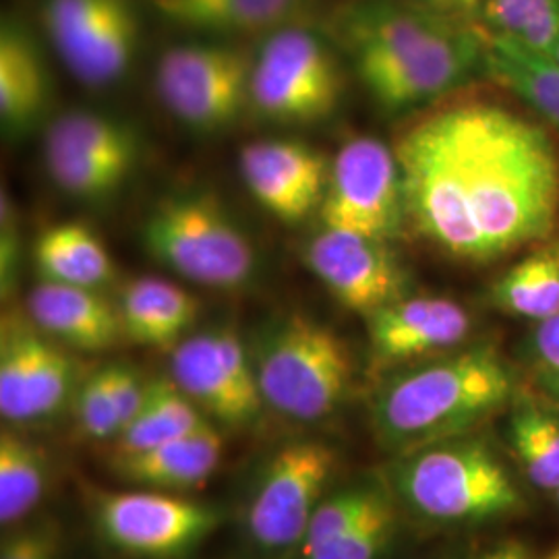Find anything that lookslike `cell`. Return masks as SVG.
Masks as SVG:
<instances>
[{
	"mask_svg": "<svg viewBox=\"0 0 559 559\" xmlns=\"http://www.w3.org/2000/svg\"><path fill=\"white\" fill-rule=\"evenodd\" d=\"M406 221L445 255L489 263L549 240L559 221V150L500 102L445 104L396 145Z\"/></svg>",
	"mask_w": 559,
	"mask_h": 559,
	"instance_id": "cell-1",
	"label": "cell"
},
{
	"mask_svg": "<svg viewBox=\"0 0 559 559\" xmlns=\"http://www.w3.org/2000/svg\"><path fill=\"white\" fill-rule=\"evenodd\" d=\"M514 376L493 346H473L385 381L373 402L380 440L402 454L464 438L501 411Z\"/></svg>",
	"mask_w": 559,
	"mask_h": 559,
	"instance_id": "cell-2",
	"label": "cell"
},
{
	"mask_svg": "<svg viewBox=\"0 0 559 559\" xmlns=\"http://www.w3.org/2000/svg\"><path fill=\"white\" fill-rule=\"evenodd\" d=\"M249 353L265 406L284 419L325 420L350 392L353 357L346 342L305 313L265 323Z\"/></svg>",
	"mask_w": 559,
	"mask_h": 559,
	"instance_id": "cell-3",
	"label": "cell"
},
{
	"mask_svg": "<svg viewBox=\"0 0 559 559\" xmlns=\"http://www.w3.org/2000/svg\"><path fill=\"white\" fill-rule=\"evenodd\" d=\"M394 487L411 510L443 524L496 519L522 503L496 454L480 441L464 438L404 454Z\"/></svg>",
	"mask_w": 559,
	"mask_h": 559,
	"instance_id": "cell-4",
	"label": "cell"
},
{
	"mask_svg": "<svg viewBox=\"0 0 559 559\" xmlns=\"http://www.w3.org/2000/svg\"><path fill=\"white\" fill-rule=\"evenodd\" d=\"M143 242L164 267L200 286L233 290L258 270L251 239L207 193L162 200L143 222Z\"/></svg>",
	"mask_w": 559,
	"mask_h": 559,
	"instance_id": "cell-5",
	"label": "cell"
},
{
	"mask_svg": "<svg viewBox=\"0 0 559 559\" xmlns=\"http://www.w3.org/2000/svg\"><path fill=\"white\" fill-rule=\"evenodd\" d=\"M338 468L336 450L321 440H293L263 462L245 510V533L263 556L300 551L311 519Z\"/></svg>",
	"mask_w": 559,
	"mask_h": 559,
	"instance_id": "cell-6",
	"label": "cell"
},
{
	"mask_svg": "<svg viewBox=\"0 0 559 559\" xmlns=\"http://www.w3.org/2000/svg\"><path fill=\"white\" fill-rule=\"evenodd\" d=\"M342 92L336 55L318 34L299 25L265 36L251 64L249 106L263 119L282 124L328 119Z\"/></svg>",
	"mask_w": 559,
	"mask_h": 559,
	"instance_id": "cell-7",
	"label": "cell"
},
{
	"mask_svg": "<svg viewBox=\"0 0 559 559\" xmlns=\"http://www.w3.org/2000/svg\"><path fill=\"white\" fill-rule=\"evenodd\" d=\"M85 498L100 539L129 558H187L222 522L216 506L156 489L87 487Z\"/></svg>",
	"mask_w": 559,
	"mask_h": 559,
	"instance_id": "cell-8",
	"label": "cell"
},
{
	"mask_svg": "<svg viewBox=\"0 0 559 559\" xmlns=\"http://www.w3.org/2000/svg\"><path fill=\"white\" fill-rule=\"evenodd\" d=\"M320 212L323 228L385 242L394 239L406 222L396 150L376 138L346 141L330 164Z\"/></svg>",
	"mask_w": 559,
	"mask_h": 559,
	"instance_id": "cell-9",
	"label": "cell"
},
{
	"mask_svg": "<svg viewBox=\"0 0 559 559\" xmlns=\"http://www.w3.org/2000/svg\"><path fill=\"white\" fill-rule=\"evenodd\" d=\"M81 365L29 320L9 311L0 325V415L9 425L55 419L73 404Z\"/></svg>",
	"mask_w": 559,
	"mask_h": 559,
	"instance_id": "cell-10",
	"label": "cell"
},
{
	"mask_svg": "<svg viewBox=\"0 0 559 559\" xmlns=\"http://www.w3.org/2000/svg\"><path fill=\"white\" fill-rule=\"evenodd\" d=\"M253 60L226 44H180L162 55L156 90L164 106L193 131L214 133L249 106Z\"/></svg>",
	"mask_w": 559,
	"mask_h": 559,
	"instance_id": "cell-11",
	"label": "cell"
},
{
	"mask_svg": "<svg viewBox=\"0 0 559 559\" xmlns=\"http://www.w3.org/2000/svg\"><path fill=\"white\" fill-rule=\"evenodd\" d=\"M41 21L67 69L90 87L122 80L135 59L140 21L131 0H46Z\"/></svg>",
	"mask_w": 559,
	"mask_h": 559,
	"instance_id": "cell-12",
	"label": "cell"
},
{
	"mask_svg": "<svg viewBox=\"0 0 559 559\" xmlns=\"http://www.w3.org/2000/svg\"><path fill=\"white\" fill-rule=\"evenodd\" d=\"M305 263L340 305L369 318L406 297L408 276L385 240L323 228L307 242Z\"/></svg>",
	"mask_w": 559,
	"mask_h": 559,
	"instance_id": "cell-13",
	"label": "cell"
},
{
	"mask_svg": "<svg viewBox=\"0 0 559 559\" xmlns=\"http://www.w3.org/2000/svg\"><path fill=\"white\" fill-rule=\"evenodd\" d=\"M485 67L483 29L459 27L406 59L357 71L373 100L390 112L438 100Z\"/></svg>",
	"mask_w": 559,
	"mask_h": 559,
	"instance_id": "cell-14",
	"label": "cell"
},
{
	"mask_svg": "<svg viewBox=\"0 0 559 559\" xmlns=\"http://www.w3.org/2000/svg\"><path fill=\"white\" fill-rule=\"evenodd\" d=\"M468 311L443 297H402L367 318L371 362L380 369L448 353L468 338Z\"/></svg>",
	"mask_w": 559,
	"mask_h": 559,
	"instance_id": "cell-15",
	"label": "cell"
},
{
	"mask_svg": "<svg viewBox=\"0 0 559 559\" xmlns=\"http://www.w3.org/2000/svg\"><path fill=\"white\" fill-rule=\"evenodd\" d=\"M27 316L44 334L73 350L100 353L124 338L117 302L98 288L41 280L27 297Z\"/></svg>",
	"mask_w": 559,
	"mask_h": 559,
	"instance_id": "cell-16",
	"label": "cell"
},
{
	"mask_svg": "<svg viewBox=\"0 0 559 559\" xmlns=\"http://www.w3.org/2000/svg\"><path fill=\"white\" fill-rule=\"evenodd\" d=\"M170 378L210 420L228 429L255 425L263 408L251 404L230 378L214 330L180 340L170 355Z\"/></svg>",
	"mask_w": 559,
	"mask_h": 559,
	"instance_id": "cell-17",
	"label": "cell"
},
{
	"mask_svg": "<svg viewBox=\"0 0 559 559\" xmlns=\"http://www.w3.org/2000/svg\"><path fill=\"white\" fill-rule=\"evenodd\" d=\"M222 450V433L207 420L200 429L147 452L110 456V466L112 473L129 485L179 493L198 489L210 480L221 464Z\"/></svg>",
	"mask_w": 559,
	"mask_h": 559,
	"instance_id": "cell-18",
	"label": "cell"
},
{
	"mask_svg": "<svg viewBox=\"0 0 559 559\" xmlns=\"http://www.w3.org/2000/svg\"><path fill=\"white\" fill-rule=\"evenodd\" d=\"M122 336L140 346L175 348L200 318V300L179 284L164 278L129 280L120 288Z\"/></svg>",
	"mask_w": 559,
	"mask_h": 559,
	"instance_id": "cell-19",
	"label": "cell"
},
{
	"mask_svg": "<svg viewBox=\"0 0 559 559\" xmlns=\"http://www.w3.org/2000/svg\"><path fill=\"white\" fill-rule=\"evenodd\" d=\"M173 25L212 36H270L299 25L307 0H152Z\"/></svg>",
	"mask_w": 559,
	"mask_h": 559,
	"instance_id": "cell-20",
	"label": "cell"
},
{
	"mask_svg": "<svg viewBox=\"0 0 559 559\" xmlns=\"http://www.w3.org/2000/svg\"><path fill=\"white\" fill-rule=\"evenodd\" d=\"M50 80L40 48L17 23H4L0 34V119L21 135L29 131L48 106Z\"/></svg>",
	"mask_w": 559,
	"mask_h": 559,
	"instance_id": "cell-21",
	"label": "cell"
},
{
	"mask_svg": "<svg viewBox=\"0 0 559 559\" xmlns=\"http://www.w3.org/2000/svg\"><path fill=\"white\" fill-rule=\"evenodd\" d=\"M34 261L41 280L71 286L102 288L117 274L100 237L80 222L46 228L34 245Z\"/></svg>",
	"mask_w": 559,
	"mask_h": 559,
	"instance_id": "cell-22",
	"label": "cell"
},
{
	"mask_svg": "<svg viewBox=\"0 0 559 559\" xmlns=\"http://www.w3.org/2000/svg\"><path fill=\"white\" fill-rule=\"evenodd\" d=\"M485 36V71L501 87L516 94L559 131V64L528 52L519 41L491 34Z\"/></svg>",
	"mask_w": 559,
	"mask_h": 559,
	"instance_id": "cell-23",
	"label": "cell"
},
{
	"mask_svg": "<svg viewBox=\"0 0 559 559\" xmlns=\"http://www.w3.org/2000/svg\"><path fill=\"white\" fill-rule=\"evenodd\" d=\"M52 480L48 450L13 427L0 433V524L15 526L32 519Z\"/></svg>",
	"mask_w": 559,
	"mask_h": 559,
	"instance_id": "cell-24",
	"label": "cell"
},
{
	"mask_svg": "<svg viewBox=\"0 0 559 559\" xmlns=\"http://www.w3.org/2000/svg\"><path fill=\"white\" fill-rule=\"evenodd\" d=\"M489 299L503 313L537 323L559 316V239L545 240L508 267Z\"/></svg>",
	"mask_w": 559,
	"mask_h": 559,
	"instance_id": "cell-25",
	"label": "cell"
},
{
	"mask_svg": "<svg viewBox=\"0 0 559 559\" xmlns=\"http://www.w3.org/2000/svg\"><path fill=\"white\" fill-rule=\"evenodd\" d=\"M207 420L173 378L152 380L140 415L110 443V456L147 452L166 441L179 440L200 429Z\"/></svg>",
	"mask_w": 559,
	"mask_h": 559,
	"instance_id": "cell-26",
	"label": "cell"
},
{
	"mask_svg": "<svg viewBox=\"0 0 559 559\" xmlns=\"http://www.w3.org/2000/svg\"><path fill=\"white\" fill-rule=\"evenodd\" d=\"M46 141L75 147L127 173H133L140 158L138 138L124 122L85 110L67 112L52 120Z\"/></svg>",
	"mask_w": 559,
	"mask_h": 559,
	"instance_id": "cell-27",
	"label": "cell"
},
{
	"mask_svg": "<svg viewBox=\"0 0 559 559\" xmlns=\"http://www.w3.org/2000/svg\"><path fill=\"white\" fill-rule=\"evenodd\" d=\"M480 13L487 32L551 59L559 40V0H483Z\"/></svg>",
	"mask_w": 559,
	"mask_h": 559,
	"instance_id": "cell-28",
	"label": "cell"
},
{
	"mask_svg": "<svg viewBox=\"0 0 559 559\" xmlns=\"http://www.w3.org/2000/svg\"><path fill=\"white\" fill-rule=\"evenodd\" d=\"M512 448L539 489H559V417L535 402H522L512 417Z\"/></svg>",
	"mask_w": 559,
	"mask_h": 559,
	"instance_id": "cell-29",
	"label": "cell"
},
{
	"mask_svg": "<svg viewBox=\"0 0 559 559\" xmlns=\"http://www.w3.org/2000/svg\"><path fill=\"white\" fill-rule=\"evenodd\" d=\"M44 164L60 191L75 200H108L131 177L119 166L55 141L44 143Z\"/></svg>",
	"mask_w": 559,
	"mask_h": 559,
	"instance_id": "cell-30",
	"label": "cell"
},
{
	"mask_svg": "<svg viewBox=\"0 0 559 559\" xmlns=\"http://www.w3.org/2000/svg\"><path fill=\"white\" fill-rule=\"evenodd\" d=\"M240 175L261 207L286 224L300 222L320 207V201L282 175L278 166L265 156L260 141L242 147Z\"/></svg>",
	"mask_w": 559,
	"mask_h": 559,
	"instance_id": "cell-31",
	"label": "cell"
},
{
	"mask_svg": "<svg viewBox=\"0 0 559 559\" xmlns=\"http://www.w3.org/2000/svg\"><path fill=\"white\" fill-rule=\"evenodd\" d=\"M388 501L390 498L383 489L365 483L342 487L340 491L328 493L311 519L299 554L336 539L338 535L359 524L360 520L371 516Z\"/></svg>",
	"mask_w": 559,
	"mask_h": 559,
	"instance_id": "cell-32",
	"label": "cell"
},
{
	"mask_svg": "<svg viewBox=\"0 0 559 559\" xmlns=\"http://www.w3.org/2000/svg\"><path fill=\"white\" fill-rule=\"evenodd\" d=\"M394 526L396 512L392 501H388L336 539L302 551L299 559H378L390 545Z\"/></svg>",
	"mask_w": 559,
	"mask_h": 559,
	"instance_id": "cell-33",
	"label": "cell"
},
{
	"mask_svg": "<svg viewBox=\"0 0 559 559\" xmlns=\"http://www.w3.org/2000/svg\"><path fill=\"white\" fill-rule=\"evenodd\" d=\"M71 406L78 420V429L85 440L112 443L119 438L122 427L106 369L83 378Z\"/></svg>",
	"mask_w": 559,
	"mask_h": 559,
	"instance_id": "cell-34",
	"label": "cell"
},
{
	"mask_svg": "<svg viewBox=\"0 0 559 559\" xmlns=\"http://www.w3.org/2000/svg\"><path fill=\"white\" fill-rule=\"evenodd\" d=\"M64 531L55 516H32L4 528L0 559H62Z\"/></svg>",
	"mask_w": 559,
	"mask_h": 559,
	"instance_id": "cell-35",
	"label": "cell"
},
{
	"mask_svg": "<svg viewBox=\"0 0 559 559\" xmlns=\"http://www.w3.org/2000/svg\"><path fill=\"white\" fill-rule=\"evenodd\" d=\"M104 369H106L110 392H112V399H115L117 411H119L120 427L124 429L131 420L140 415L145 399H147L150 381L143 380L140 371L131 365L117 362V365H108Z\"/></svg>",
	"mask_w": 559,
	"mask_h": 559,
	"instance_id": "cell-36",
	"label": "cell"
},
{
	"mask_svg": "<svg viewBox=\"0 0 559 559\" xmlns=\"http://www.w3.org/2000/svg\"><path fill=\"white\" fill-rule=\"evenodd\" d=\"M531 346L540 385L559 404V316L537 323Z\"/></svg>",
	"mask_w": 559,
	"mask_h": 559,
	"instance_id": "cell-37",
	"label": "cell"
},
{
	"mask_svg": "<svg viewBox=\"0 0 559 559\" xmlns=\"http://www.w3.org/2000/svg\"><path fill=\"white\" fill-rule=\"evenodd\" d=\"M0 274H2V295L13 290L17 270H20V235L13 205L7 203V193L2 195V242H0Z\"/></svg>",
	"mask_w": 559,
	"mask_h": 559,
	"instance_id": "cell-38",
	"label": "cell"
},
{
	"mask_svg": "<svg viewBox=\"0 0 559 559\" xmlns=\"http://www.w3.org/2000/svg\"><path fill=\"white\" fill-rule=\"evenodd\" d=\"M406 2H415L420 7H427V9H433L438 13L443 15H450V17H464V15H471V13H477L483 7V0H406Z\"/></svg>",
	"mask_w": 559,
	"mask_h": 559,
	"instance_id": "cell-39",
	"label": "cell"
},
{
	"mask_svg": "<svg viewBox=\"0 0 559 559\" xmlns=\"http://www.w3.org/2000/svg\"><path fill=\"white\" fill-rule=\"evenodd\" d=\"M477 559H531V556H528L524 545L506 543V545H500L498 549H493V551H489V554H485V556Z\"/></svg>",
	"mask_w": 559,
	"mask_h": 559,
	"instance_id": "cell-40",
	"label": "cell"
},
{
	"mask_svg": "<svg viewBox=\"0 0 559 559\" xmlns=\"http://www.w3.org/2000/svg\"><path fill=\"white\" fill-rule=\"evenodd\" d=\"M551 60H554V62H558L559 64V40L558 44H556V48H554V55H551Z\"/></svg>",
	"mask_w": 559,
	"mask_h": 559,
	"instance_id": "cell-41",
	"label": "cell"
},
{
	"mask_svg": "<svg viewBox=\"0 0 559 559\" xmlns=\"http://www.w3.org/2000/svg\"><path fill=\"white\" fill-rule=\"evenodd\" d=\"M556 496H558V501H559V489H558V491H556Z\"/></svg>",
	"mask_w": 559,
	"mask_h": 559,
	"instance_id": "cell-42",
	"label": "cell"
},
{
	"mask_svg": "<svg viewBox=\"0 0 559 559\" xmlns=\"http://www.w3.org/2000/svg\"><path fill=\"white\" fill-rule=\"evenodd\" d=\"M551 559H559V554H558V556H556V558H551Z\"/></svg>",
	"mask_w": 559,
	"mask_h": 559,
	"instance_id": "cell-43",
	"label": "cell"
}]
</instances>
